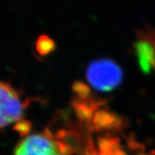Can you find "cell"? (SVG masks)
Returning a JSON list of instances; mask_svg holds the SVG:
<instances>
[{"label": "cell", "instance_id": "5b68a950", "mask_svg": "<svg viewBox=\"0 0 155 155\" xmlns=\"http://www.w3.org/2000/svg\"><path fill=\"white\" fill-rule=\"evenodd\" d=\"M85 155H127V153L116 138L102 137L89 144Z\"/></svg>", "mask_w": 155, "mask_h": 155}, {"label": "cell", "instance_id": "6da1fadb", "mask_svg": "<svg viewBox=\"0 0 155 155\" xmlns=\"http://www.w3.org/2000/svg\"><path fill=\"white\" fill-rule=\"evenodd\" d=\"M69 148L54 135L46 131L29 134L22 139L14 155H67Z\"/></svg>", "mask_w": 155, "mask_h": 155}, {"label": "cell", "instance_id": "8992f818", "mask_svg": "<svg viewBox=\"0 0 155 155\" xmlns=\"http://www.w3.org/2000/svg\"><path fill=\"white\" fill-rule=\"evenodd\" d=\"M55 43L48 35H41L36 41V49L41 54H47L54 49Z\"/></svg>", "mask_w": 155, "mask_h": 155}, {"label": "cell", "instance_id": "3957f363", "mask_svg": "<svg viewBox=\"0 0 155 155\" xmlns=\"http://www.w3.org/2000/svg\"><path fill=\"white\" fill-rule=\"evenodd\" d=\"M24 104L17 91L9 84L0 82V128L19 121Z\"/></svg>", "mask_w": 155, "mask_h": 155}, {"label": "cell", "instance_id": "7a4b0ae2", "mask_svg": "<svg viewBox=\"0 0 155 155\" xmlns=\"http://www.w3.org/2000/svg\"><path fill=\"white\" fill-rule=\"evenodd\" d=\"M86 77L95 89L110 91L121 84L122 72L116 62L110 59H98L89 65Z\"/></svg>", "mask_w": 155, "mask_h": 155}, {"label": "cell", "instance_id": "277c9868", "mask_svg": "<svg viewBox=\"0 0 155 155\" xmlns=\"http://www.w3.org/2000/svg\"><path fill=\"white\" fill-rule=\"evenodd\" d=\"M134 50L140 65L143 69H152L155 66V29L152 28L138 29Z\"/></svg>", "mask_w": 155, "mask_h": 155}, {"label": "cell", "instance_id": "52a82bcc", "mask_svg": "<svg viewBox=\"0 0 155 155\" xmlns=\"http://www.w3.org/2000/svg\"><path fill=\"white\" fill-rule=\"evenodd\" d=\"M141 155H155V151H152V152H149V153H147Z\"/></svg>", "mask_w": 155, "mask_h": 155}]
</instances>
